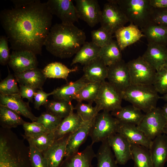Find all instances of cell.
Masks as SVG:
<instances>
[{
	"label": "cell",
	"instance_id": "obj_1",
	"mask_svg": "<svg viewBox=\"0 0 167 167\" xmlns=\"http://www.w3.org/2000/svg\"><path fill=\"white\" fill-rule=\"evenodd\" d=\"M52 15L46 2L39 0L2 11L1 24L13 51H28L41 55L52 27Z\"/></svg>",
	"mask_w": 167,
	"mask_h": 167
},
{
	"label": "cell",
	"instance_id": "obj_2",
	"mask_svg": "<svg viewBox=\"0 0 167 167\" xmlns=\"http://www.w3.org/2000/svg\"><path fill=\"white\" fill-rule=\"evenodd\" d=\"M86 39L84 32L75 25L56 24L51 27L44 46L49 52L56 57L69 58L76 54Z\"/></svg>",
	"mask_w": 167,
	"mask_h": 167
},
{
	"label": "cell",
	"instance_id": "obj_3",
	"mask_svg": "<svg viewBox=\"0 0 167 167\" xmlns=\"http://www.w3.org/2000/svg\"><path fill=\"white\" fill-rule=\"evenodd\" d=\"M0 167H32L29 147L11 130L0 133Z\"/></svg>",
	"mask_w": 167,
	"mask_h": 167
},
{
	"label": "cell",
	"instance_id": "obj_4",
	"mask_svg": "<svg viewBox=\"0 0 167 167\" xmlns=\"http://www.w3.org/2000/svg\"><path fill=\"white\" fill-rule=\"evenodd\" d=\"M112 1L119 7L130 23L141 29L154 23V9L150 0Z\"/></svg>",
	"mask_w": 167,
	"mask_h": 167
},
{
	"label": "cell",
	"instance_id": "obj_5",
	"mask_svg": "<svg viewBox=\"0 0 167 167\" xmlns=\"http://www.w3.org/2000/svg\"><path fill=\"white\" fill-rule=\"evenodd\" d=\"M121 95L123 100L145 113L156 108L160 98L153 85H131Z\"/></svg>",
	"mask_w": 167,
	"mask_h": 167
},
{
	"label": "cell",
	"instance_id": "obj_6",
	"mask_svg": "<svg viewBox=\"0 0 167 167\" xmlns=\"http://www.w3.org/2000/svg\"><path fill=\"white\" fill-rule=\"evenodd\" d=\"M120 122L109 112L103 111L95 117L89 136L94 144L105 140L117 133Z\"/></svg>",
	"mask_w": 167,
	"mask_h": 167
},
{
	"label": "cell",
	"instance_id": "obj_7",
	"mask_svg": "<svg viewBox=\"0 0 167 167\" xmlns=\"http://www.w3.org/2000/svg\"><path fill=\"white\" fill-rule=\"evenodd\" d=\"M131 85H152L156 70L142 56L127 63Z\"/></svg>",
	"mask_w": 167,
	"mask_h": 167
},
{
	"label": "cell",
	"instance_id": "obj_8",
	"mask_svg": "<svg viewBox=\"0 0 167 167\" xmlns=\"http://www.w3.org/2000/svg\"><path fill=\"white\" fill-rule=\"evenodd\" d=\"M107 1L102 10L100 23L101 27L113 35L129 21L117 4L112 0Z\"/></svg>",
	"mask_w": 167,
	"mask_h": 167
},
{
	"label": "cell",
	"instance_id": "obj_9",
	"mask_svg": "<svg viewBox=\"0 0 167 167\" xmlns=\"http://www.w3.org/2000/svg\"><path fill=\"white\" fill-rule=\"evenodd\" d=\"M167 121L161 108L156 107L145 113L140 123L137 126L149 139L153 140L163 134Z\"/></svg>",
	"mask_w": 167,
	"mask_h": 167
},
{
	"label": "cell",
	"instance_id": "obj_10",
	"mask_svg": "<svg viewBox=\"0 0 167 167\" xmlns=\"http://www.w3.org/2000/svg\"><path fill=\"white\" fill-rule=\"evenodd\" d=\"M122 98L121 92L105 81L101 82L94 102L98 112L101 110L112 112L121 108Z\"/></svg>",
	"mask_w": 167,
	"mask_h": 167
},
{
	"label": "cell",
	"instance_id": "obj_11",
	"mask_svg": "<svg viewBox=\"0 0 167 167\" xmlns=\"http://www.w3.org/2000/svg\"><path fill=\"white\" fill-rule=\"evenodd\" d=\"M52 15L58 17L64 25H71L78 21L75 6L71 0H49L46 2Z\"/></svg>",
	"mask_w": 167,
	"mask_h": 167
},
{
	"label": "cell",
	"instance_id": "obj_12",
	"mask_svg": "<svg viewBox=\"0 0 167 167\" xmlns=\"http://www.w3.org/2000/svg\"><path fill=\"white\" fill-rule=\"evenodd\" d=\"M75 6L79 19L93 27L100 23L102 11L96 0H75Z\"/></svg>",
	"mask_w": 167,
	"mask_h": 167
},
{
	"label": "cell",
	"instance_id": "obj_13",
	"mask_svg": "<svg viewBox=\"0 0 167 167\" xmlns=\"http://www.w3.org/2000/svg\"><path fill=\"white\" fill-rule=\"evenodd\" d=\"M108 67V82L121 92L131 85L127 63L123 60Z\"/></svg>",
	"mask_w": 167,
	"mask_h": 167
},
{
	"label": "cell",
	"instance_id": "obj_14",
	"mask_svg": "<svg viewBox=\"0 0 167 167\" xmlns=\"http://www.w3.org/2000/svg\"><path fill=\"white\" fill-rule=\"evenodd\" d=\"M36 55L28 51H13L8 64L15 73L36 68L38 64Z\"/></svg>",
	"mask_w": 167,
	"mask_h": 167
},
{
	"label": "cell",
	"instance_id": "obj_15",
	"mask_svg": "<svg viewBox=\"0 0 167 167\" xmlns=\"http://www.w3.org/2000/svg\"><path fill=\"white\" fill-rule=\"evenodd\" d=\"M107 140L118 164L125 165L132 159L131 144L123 136L117 133L109 137Z\"/></svg>",
	"mask_w": 167,
	"mask_h": 167
},
{
	"label": "cell",
	"instance_id": "obj_16",
	"mask_svg": "<svg viewBox=\"0 0 167 167\" xmlns=\"http://www.w3.org/2000/svg\"><path fill=\"white\" fill-rule=\"evenodd\" d=\"M0 105L9 108L32 122L37 120V117L32 113L29 103L24 101L19 93L11 95L0 94Z\"/></svg>",
	"mask_w": 167,
	"mask_h": 167
},
{
	"label": "cell",
	"instance_id": "obj_17",
	"mask_svg": "<svg viewBox=\"0 0 167 167\" xmlns=\"http://www.w3.org/2000/svg\"><path fill=\"white\" fill-rule=\"evenodd\" d=\"M71 134L55 140L49 148L42 152L48 167H61L65 157L66 146Z\"/></svg>",
	"mask_w": 167,
	"mask_h": 167
},
{
	"label": "cell",
	"instance_id": "obj_18",
	"mask_svg": "<svg viewBox=\"0 0 167 167\" xmlns=\"http://www.w3.org/2000/svg\"><path fill=\"white\" fill-rule=\"evenodd\" d=\"M94 118L84 122L79 129L71 134L66 146L65 157L79 152L80 146L86 141L89 135Z\"/></svg>",
	"mask_w": 167,
	"mask_h": 167
},
{
	"label": "cell",
	"instance_id": "obj_19",
	"mask_svg": "<svg viewBox=\"0 0 167 167\" xmlns=\"http://www.w3.org/2000/svg\"><path fill=\"white\" fill-rule=\"evenodd\" d=\"M93 144L92 143L82 151L65 157L61 167H92V162L96 156Z\"/></svg>",
	"mask_w": 167,
	"mask_h": 167
},
{
	"label": "cell",
	"instance_id": "obj_20",
	"mask_svg": "<svg viewBox=\"0 0 167 167\" xmlns=\"http://www.w3.org/2000/svg\"><path fill=\"white\" fill-rule=\"evenodd\" d=\"M142 56L156 71L167 65V47L161 45L148 43Z\"/></svg>",
	"mask_w": 167,
	"mask_h": 167
},
{
	"label": "cell",
	"instance_id": "obj_21",
	"mask_svg": "<svg viewBox=\"0 0 167 167\" xmlns=\"http://www.w3.org/2000/svg\"><path fill=\"white\" fill-rule=\"evenodd\" d=\"M149 149L153 167H164L167 161V135L163 134L155 138Z\"/></svg>",
	"mask_w": 167,
	"mask_h": 167
},
{
	"label": "cell",
	"instance_id": "obj_22",
	"mask_svg": "<svg viewBox=\"0 0 167 167\" xmlns=\"http://www.w3.org/2000/svg\"><path fill=\"white\" fill-rule=\"evenodd\" d=\"M117 133L125 137L131 144L150 148L152 140L147 137L136 125L120 123Z\"/></svg>",
	"mask_w": 167,
	"mask_h": 167
},
{
	"label": "cell",
	"instance_id": "obj_23",
	"mask_svg": "<svg viewBox=\"0 0 167 167\" xmlns=\"http://www.w3.org/2000/svg\"><path fill=\"white\" fill-rule=\"evenodd\" d=\"M114 34L116 41L122 51L144 37L138 27L132 23L121 28Z\"/></svg>",
	"mask_w": 167,
	"mask_h": 167
},
{
	"label": "cell",
	"instance_id": "obj_24",
	"mask_svg": "<svg viewBox=\"0 0 167 167\" xmlns=\"http://www.w3.org/2000/svg\"><path fill=\"white\" fill-rule=\"evenodd\" d=\"M84 76L89 82H102L107 78L108 67L99 57L84 66Z\"/></svg>",
	"mask_w": 167,
	"mask_h": 167
},
{
	"label": "cell",
	"instance_id": "obj_25",
	"mask_svg": "<svg viewBox=\"0 0 167 167\" xmlns=\"http://www.w3.org/2000/svg\"><path fill=\"white\" fill-rule=\"evenodd\" d=\"M14 75L19 84L32 87L36 90L42 89L46 78L42 70L37 68L19 73Z\"/></svg>",
	"mask_w": 167,
	"mask_h": 167
},
{
	"label": "cell",
	"instance_id": "obj_26",
	"mask_svg": "<svg viewBox=\"0 0 167 167\" xmlns=\"http://www.w3.org/2000/svg\"><path fill=\"white\" fill-rule=\"evenodd\" d=\"M89 83L83 75L74 82H70L54 89L53 97L54 99L71 101L74 100L75 95L79 91Z\"/></svg>",
	"mask_w": 167,
	"mask_h": 167
},
{
	"label": "cell",
	"instance_id": "obj_27",
	"mask_svg": "<svg viewBox=\"0 0 167 167\" xmlns=\"http://www.w3.org/2000/svg\"><path fill=\"white\" fill-rule=\"evenodd\" d=\"M111 114L121 123L136 126L140 123L145 115L141 110L132 105L122 107L111 112Z\"/></svg>",
	"mask_w": 167,
	"mask_h": 167
},
{
	"label": "cell",
	"instance_id": "obj_28",
	"mask_svg": "<svg viewBox=\"0 0 167 167\" xmlns=\"http://www.w3.org/2000/svg\"><path fill=\"white\" fill-rule=\"evenodd\" d=\"M72 111L69 115L63 118L57 129L54 131L55 140L76 131L84 122L77 113Z\"/></svg>",
	"mask_w": 167,
	"mask_h": 167
},
{
	"label": "cell",
	"instance_id": "obj_29",
	"mask_svg": "<svg viewBox=\"0 0 167 167\" xmlns=\"http://www.w3.org/2000/svg\"><path fill=\"white\" fill-rule=\"evenodd\" d=\"M141 30L148 43H155L167 45V27L154 23Z\"/></svg>",
	"mask_w": 167,
	"mask_h": 167
},
{
	"label": "cell",
	"instance_id": "obj_30",
	"mask_svg": "<svg viewBox=\"0 0 167 167\" xmlns=\"http://www.w3.org/2000/svg\"><path fill=\"white\" fill-rule=\"evenodd\" d=\"M100 48L92 41L85 42L75 54L71 65L79 63L84 66L89 63L98 57Z\"/></svg>",
	"mask_w": 167,
	"mask_h": 167
},
{
	"label": "cell",
	"instance_id": "obj_31",
	"mask_svg": "<svg viewBox=\"0 0 167 167\" xmlns=\"http://www.w3.org/2000/svg\"><path fill=\"white\" fill-rule=\"evenodd\" d=\"M98 57L107 66L122 60V50L117 41L113 39L109 44L101 48Z\"/></svg>",
	"mask_w": 167,
	"mask_h": 167
},
{
	"label": "cell",
	"instance_id": "obj_32",
	"mask_svg": "<svg viewBox=\"0 0 167 167\" xmlns=\"http://www.w3.org/2000/svg\"><path fill=\"white\" fill-rule=\"evenodd\" d=\"M78 69L77 66L70 69L61 62H54L48 64L42 71L46 78L62 79L67 81L69 74L76 72Z\"/></svg>",
	"mask_w": 167,
	"mask_h": 167
},
{
	"label": "cell",
	"instance_id": "obj_33",
	"mask_svg": "<svg viewBox=\"0 0 167 167\" xmlns=\"http://www.w3.org/2000/svg\"><path fill=\"white\" fill-rule=\"evenodd\" d=\"M44 106L46 112L62 119L67 117L74 110L71 101L62 100H49Z\"/></svg>",
	"mask_w": 167,
	"mask_h": 167
},
{
	"label": "cell",
	"instance_id": "obj_34",
	"mask_svg": "<svg viewBox=\"0 0 167 167\" xmlns=\"http://www.w3.org/2000/svg\"><path fill=\"white\" fill-rule=\"evenodd\" d=\"M96 157L97 161L96 167H118L107 139L101 142Z\"/></svg>",
	"mask_w": 167,
	"mask_h": 167
},
{
	"label": "cell",
	"instance_id": "obj_35",
	"mask_svg": "<svg viewBox=\"0 0 167 167\" xmlns=\"http://www.w3.org/2000/svg\"><path fill=\"white\" fill-rule=\"evenodd\" d=\"M131 151L134 167H153L149 149L139 145L131 144Z\"/></svg>",
	"mask_w": 167,
	"mask_h": 167
},
{
	"label": "cell",
	"instance_id": "obj_36",
	"mask_svg": "<svg viewBox=\"0 0 167 167\" xmlns=\"http://www.w3.org/2000/svg\"><path fill=\"white\" fill-rule=\"evenodd\" d=\"M20 115L9 108L0 105L1 127L11 129L25 122Z\"/></svg>",
	"mask_w": 167,
	"mask_h": 167
},
{
	"label": "cell",
	"instance_id": "obj_37",
	"mask_svg": "<svg viewBox=\"0 0 167 167\" xmlns=\"http://www.w3.org/2000/svg\"><path fill=\"white\" fill-rule=\"evenodd\" d=\"M101 82L89 83L83 87L75 95L74 100L77 102L83 101L92 104L95 101L99 92Z\"/></svg>",
	"mask_w": 167,
	"mask_h": 167
},
{
	"label": "cell",
	"instance_id": "obj_38",
	"mask_svg": "<svg viewBox=\"0 0 167 167\" xmlns=\"http://www.w3.org/2000/svg\"><path fill=\"white\" fill-rule=\"evenodd\" d=\"M24 138L27 140L29 145L33 146L41 152L49 148L55 141L54 131L34 138Z\"/></svg>",
	"mask_w": 167,
	"mask_h": 167
},
{
	"label": "cell",
	"instance_id": "obj_39",
	"mask_svg": "<svg viewBox=\"0 0 167 167\" xmlns=\"http://www.w3.org/2000/svg\"><path fill=\"white\" fill-rule=\"evenodd\" d=\"M8 74L5 79L0 83V94L4 95H11L19 94V88L17 81L14 75L11 74L7 66Z\"/></svg>",
	"mask_w": 167,
	"mask_h": 167
},
{
	"label": "cell",
	"instance_id": "obj_40",
	"mask_svg": "<svg viewBox=\"0 0 167 167\" xmlns=\"http://www.w3.org/2000/svg\"><path fill=\"white\" fill-rule=\"evenodd\" d=\"M22 126L24 131V135H22L24 138H34L51 131L42 124L36 122H25Z\"/></svg>",
	"mask_w": 167,
	"mask_h": 167
},
{
	"label": "cell",
	"instance_id": "obj_41",
	"mask_svg": "<svg viewBox=\"0 0 167 167\" xmlns=\"http://www.w3.org/2000/svg\"><path fill=\"white\" fill-rule=\"evenodd\" d=\"M74 109L84 122L93 119L99 113L96 106L93 107L91 104L82 102H78Z\"/></svg>",
	"mask_w": 167,
	"mask_h": 167
},
{
	"label": "cell",
	"instance_id": "obj_42",
	"mask_svg": "<svg viewBox=\"0 0 167 167\" xmlns=\"http://www.w3.org/2000/svg\"><path fill=\"white\" fill-rule=\"evenodd\" d=\"M63 119L49 113H42L37 117L36 122L42 124L51 131H54Z\"/></svg>",
	"mask_w": 167,
	"mask_h": 167
},
{
	"label": "cell",
	"instance_id": "obj_43",
	"mask_svg": "<svg viewBox=\"0 0 167 167\" xmlns=\"http://www.w3.org/2000/svg\"><path fill=\"white\" fill-rule=\"evenodd\" d=\"M91 35L92 42L100 48L107 45L113 40L112 35L101 27L92 31Z\"/></svg>",
	"mask_w": 167,
	"mask_h": 167
},
{
	"label": "cell",
	"instance_id": "obj_44",
	"mask_svg": "<svg viewBox=\"0 0 167 167\" xmlns=\"http://www.w3.org/2000/svg\"><path fill=\"white\" fill-rule=\"evenodd\" d=\"M152 85L158 93H167V65L156 71Z\"/></svg>",
	"mask_w": 167,
	"mask_h": 167
},
{
	"label": "cell",
	"instance_id": "obj_45",
	"mask_svg": "<svg viewBox=\"0 0 167 167\" xmlns=\"http://www.w3.org/2000/svg\"><path fill=\"white\" fill-rule=\"evenodd\" d=\"M29 157L32 167H48L42 153L33 146L29 145Z\"/></svg>",
	"mask_w": 167,
	"mask_h": 167
},
{
	"label": "cell",
	"instance_id": "obj_46",
	"mask_svg": "<svg viewBox=\"0 0 167 167\" xmlns=\"http://www.w3.org/2000/svg\"><path fill=\"white\" fill-rule=\"evenodd\" d=\"M8 41L6 36H0V64L2 66H5L8 64L10 57Z\"/></svg>",
	"mask_w": 167,
	"mask_h": 167
},
{
	"label": "cell",
	"instance_id": "obj_47",
	"mask_svg": "<svg viewBox=\"0 0 167 167\" xmlns=\"http://www.w3.org/2000/svg\"><path fill=\"white\" fill-rule=\"evenodd\" d=\"M54 93V90L51 92L47 93L42 89L36 90L34 97L35 109L39 110L41 106L44 105L46 103L48 97L50 95H53Z\"/></svg>",
	"mask_w": 167,
	"mask_h": 167
},
{
	"label": "cell",
	"instance_id": "obj_48",
	"mask_svg": "<svg viewBox=\"0 0 167 167\" xmlns=\"http://www.w3.org/2000/svg\"><path fill=\"white\" fill-rule=\"evenodd\" d=\"M154 9V23L167 27V11Z\"/></svg>",
	"mask_w": 167,
	"mask_h": 167
},
{
	"label": "cell",
	"instance_id": "obj_49",
	"mask_svg": "<svg viewBox=\"0 0 167 167\" xmlns=\"http://www.w3.org/2000/svg\"><path fill=\"white\" fill-rule=\"evenodd\" d=\"M19 94L22 98H27L29 102H32L36 90L30 87L19 84Z\"/></svg>",
	"mask_w": 167,
	"mask_h": 167
},
{
	"label": "cell",
	"instance_id": "obj_50",
	"mask_svg": "<svg viewBox=\"0 0 167 167\" xmlns=\"http://www.w3.org/2000/svg\"><path fill=\"white\" fill-rule=\"evenodd\" d=\"M150 2L154 9L167 11V0H150Z\"/></svg>",
	"mask_w": 167,
	"mask_h": 167
},
{
	"label": "cell",
	"instance_id": "obj_51",
	"mask_svg": "<svg viewBox=\"0 0 167 167\" xmlns=\"http://www.w3.org/2000/svg\"><path fill=\"white\" fill-rule=\"evenodd\" d=\"M33 0H11L15 5V7L24 6L31 2Z\"/></svg>",
	"mask_w": 167,
	"mask_h": 167
},
{
	"label": "cell",
	"instance_id": "obj_52",
	"mask_svg": "<svg viewBox=\"0 0 167 167\" xmlns=\"http://www.w3.org/2000/svg\"><path fill=\"white\" fill-rule=\"evenodd\" d=\"M161 109L167 121V102L164 105Z\"/></svg>",
	"mask_w": 167,
	"mask_h": 167
},
{
	"label": "cell",
	"instance_id": "obj_53",
	"mask_svg": "<svg viewBox=\"0 0 167 167\" xmlns=\"http://www.w3.org/2000/svg\"><path fill=\"white\" fill-rule=\"evenodd\" d=\"M160 98L167 102V93L163 95L160 97Z\"/></svg>",
	"mask_w": 167,
	"mask_h": 167
},
{
	"label": "cell",
	"instance_id": "obj_54",
	"mask_svg": "<svg viewBox=\"0 0 167 167\" xmlns=\"http://www.w3.org/2000/svg\"><path fill=\"white\" fill-rule=\"evenodd\" d=\"M163 134H165L167 135V125L164 130Z\"/></svg>",
	"mask_w": 167,
	"mask_h": 167
}]
</instances>
